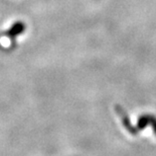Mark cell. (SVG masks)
Masks as SVG:
<instances>
[{"label":"cell","mask_w":156,"mask_h":156,"mask_svg":"<svg viewBox=\"0 0 156 156\" xmlns=\"http://www.w3.org/2000/svg\"><path fill=\"white\" fill-rule=\"evenodd\" d=\"M24 29H25V25H23L22 22H16V24L6 32V35H7V36H9V38H15L18 34L23 32Z\"/></svg>","instance_id":"3"},{"label":"cell","mask_w":156,"mask_h":156,"mask_svg":"<svg viewBox=\"0 0 156 156\" xmlns=\"http://www.w3.org/2000/svg\"><path fill=\"white\" fill-rule=\"evenodd\" d=\"M148 124H150L152 126L153 131H154L155 135H156V119H155L154 116H149V115L141 116V118L139 119V121H138L139 128L144 129ZM150 125H149V126H150Z\"/></svg>","instance_id":"2"},{"label":"cell","mask_w":156,"mask_h":156,"mask_svg":"<svg viewBox=\"0 0 156 156\" xmlns=\"http://www.w3.org/2000/svg\"><path fill=\"white\" fill-rule=\"evenodd\" d=\"M116 111L117 112H119L121 116V119H122V122H123V125H124V127L127 129V130L130 132V134H133V135H136L137 134V131H136V129L133 127V126L131 125L130 123V120H129L127 114H125V112L123 111L121 107H116Z\"/></svg>","instance_id":"1"}]
</instances>
